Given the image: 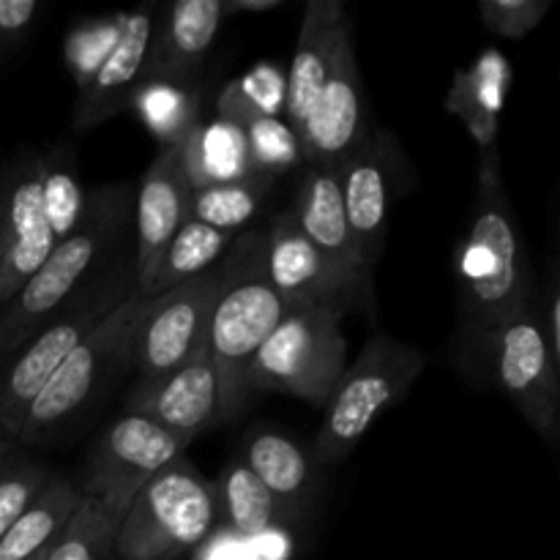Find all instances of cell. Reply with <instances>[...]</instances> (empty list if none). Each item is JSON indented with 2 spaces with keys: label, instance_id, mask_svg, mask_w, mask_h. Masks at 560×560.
Segmentation results:
<instances>
[{
  "label": "cell",
  "instance_id": "obj_19",
  "mask_svg": "<svg viewBox=\"0 0 560 560\" xmlns=\"http://www.w3.org/2000/svg\"><path fill=\"white\" fill-rule=\"evenodd\" d=\"M339 186H342L345 217L353 233L355 246L364 257L366 268L377 262L386 241L388 206H392V191H388V151L386 137L377 131H366L364 140L355 145V151L337 167Z\"/></svg>",
  "mask_w": 560,
  "mask_h": 560
},
{
  "label": "cell",
  "instance_id": "obj_20",
  "mask_svg": "<svg viewBox=\"0 0 560 560\" xmlns=\"http://www.w3.org/2000/svg\"><path fill=\"white\" fill-rule=\"evenodd\" d=\"M350 33L348 9L342 0H310L301 20L299 42L290 58L288 93H284V120L299 135L306 115L326 82L339 42Z\"/></svg>",
  "mask_w": 560,
  "mask_h": 560
},
{
  "label": "cell",
  "instance_id": "obj_8",
  "mask_svg": "<svg viewBox=\"0 0 560 560\" xmlns=\"http://www.w3.org/2000/svg\"><path fill=\"white\" fill-rule=\"evenodd\" d=\"M145 306L148 299L135 290L124 304L115 306L102 323L93 326V331L66 355L52 381L31 405L16 443L33 446L49 441V435H55L66 421L74 419L96 399L104 381L131 361V339L145 315Z\"/></svg>",
  "mask_w": 560,
  "mask_h": 560
},
{
  "label": "cell",
  "instance_id": "obj_21",
  "mask_svg": "<svg viewBox=\"0 0 560 560\" xmlns=\"http://www.w3.org/2000/svg\"><path fill=\"white\" fill-rule=\"evenodd\" d=\"M299 230L312 246L323 252L328 260L337 262L355 279L370 284L372 271L366 268L353 233L348 228L342 202V186L339 173L334 167H304L295 189L293 206L288 208Z\"/></svg>",
  "mask_w": 560,
  "mask_h": 560
},
{
  "label": "cell",
  "instance_id": "obj_29",
  "mask_svg": "<svg viewBox=\"0 0 560 560\" xmlns=\"http://www.w3.org/2000/svg\"><path fill=\"white\" fill-rule=\"evenodd\" d=\"M233 241L235 235L186 219L178 228V233L173 235V241H170L167 252L162 255V262H159L156 273H153L151 288L145 290L142 299H156L164 290L206 273L208 268H213L228 255Z\"/></svg>",
  "mask_w": 560,
  "mask_h": 560
},
{
  "label": "cell",
  "instance_id": "obj_30",
  "mask_svg": "<svg viewBox=\"0 0 560 560\" xmlns=\"http://www.w3.org/2000/svg\"><path fill=\"white\" fill-rule=\"evenodd\" d=\"M38 186H42V208L47 217L55 244L69 238L80 228L88 208V191L77 175L74 153L66 145H55L36 156Z\"/></svg>",
  "mask_w": 560,
  "mask_h": 560
},
{
  "label": "cell",
  "instance_id": "obj_12",
  "mask_svg": "<svg viewBox=\"0 0 560 560\" xmlns=\"http://www.w3.org/2000/svg\"><path fill=\"white\" fill-rule=\"evenodd\" d=\"M266 271L290 312L337 310L370 304L372 288L328 260L299 230L290 211L266 224Z\"/></svg>",
  "mask_w": 560,
  "mask_h": 560
},
{
  "label": "cell",
  "instance_id": "obj_13",
  "mask_svg": "<svg viewBox=\"0 0 560 560\" xmlns=\"http://www.w3.org/2000/svg\"><path fill=\"white\" fill-rule=\"evenodd\" d=\"M55 249L42 208L36 156L11 164L0 178V306L47 262Z\"/></svg>",
  "mask_w": 560,
  "mask_h": 560
},
{
  "label": "cell",
  "instance_id": "obj_37",
  "mask_svg": "<svg viewBox=\"0 0 560 560\" xmlns=\"http://www.w3.org/2000/svg\"><path fill=\"white\" fill-rule=\"evenodd\" d=\"M38 11H42L38 0H0V69L27 42Z\"/></svg>",
  "mask_w": 560,
  "mask_h": 560
},
{
  "label": "cell",
  "instance_id": "obj_32",
  "mask_svg": "<svg viewBox=\"0 0 560 560\" xmlns=\"http://www.w3.org/2000/svg\"><path fill=\"white\" fill-rule=\"evenodd\" d=\"M271 184V178H249L189 191V219L238 235L241 228L255 222L262 213Z\"/></svg>",
  "mask_w": 560,
  "mask_h": 560
},
{
  "label": "cell",
  "instance_id": "obj_23",
  "mask_svg": "<svg viewBox=\"0 0 560 560\" xmlns=\"http://www.w3.org/2000/svg\"><path fill=\"white\" fill-rule=\"evenodd\" d=\"M175 151H178L180 173H184L189 191L262 178L249 162L244 129L230 120H200Z\"/></svg>",
  "mask_w": 560,
  "mask_h": 560
},
{
  "label": "cell",
  "instance_id": "obj_39",
  "mask_svg": "<svg viewBox=\"0 0 560 560\" xmlns=\"http://www.w3.org/2000/svg\"><path fill=\"white\" fill-rule=\"evenodd\" d=\"M282 5V0H224V14H262Z\"/></svg>",
  "mask_w": 560,
  "mask_h": 560
},
{
  "label": "cell",
  "instance_id": "obj_40",
  "mask_svg": "<svg viewBox=\"0 0 560 560\" xmlns=\"http://www.w3.org/2000/svg\"><path fill=\"white\" fill-rule=\"evenodd\" d=\"M16 457H20V454H16V443L14 441L0 443V474H3V470L9 468V465L14 463Z\"/></svg>",
  "mask_w": 560,
  "mask_h": 560
},
{
  "label": "cell",
  "instance_id": "obj_28",
  "mask_svg": "<svg viewBox=\"0 0 560 560\" xmlns=\"http://www.w3.org/2000/svg\"><path fill=\"white\" fill-rule=\"evenodd\" d=\"M126 509L129 503L82 495L44 560H115V545Z\"/></svg>",
  "mask_w": 560,
  "mask_h": 560
},
{
  "label": "cell",
  "instance_id": "obj_6",
  "mask_svg": "<svg viewBox=\"0 0 560 560\" xmlns=\"http://www.w3.org/2000/svg\"><path fill=\"white\" fill-rule=\"evenodd\" d=\"M424 366L427 355L419 348L399 342L386 331L372 334L355 364L345 366L331 399L323 408L315 457L320 463H339L348 457L377 416L410 392Z\"/></svg>",
  "mask_w": 560,
  "mask_h": 560
},
{
  "label": "cell",
  "instance_id": "obj_2",
  "mask_svg": "<svg viewBox=\"0 0 560 560\" xmlns=\"http://www.w3.org/2000/svg\"><path fill=\"white\" fill-rule=\"evenodd\" d=\"M288 312L266 271V228L235 235L224 255L222 293L206 337L219 383V421L241 413L249 399L252 361Z\"/></svg>",
  "mask_w": 560,
  "mask_h": 560
},
{
  "label": "cell",
  "instance_id": "obj_25",
  "mask_svg": "<svg viewBox=\"0 0 560 560\" xmlns=\"http://www.w3.org/2000/svg\"><path fill=\"white\" fill-rule=\"evenodd\" d=\"M241 463L266 485L282 506L295 512L312 490V463L304 448L284 432L262 430L246 438Z\"/></svg>",
  "mask_w": 560,
  "mask_h": 560
},
{
  "label": "cell",
  "instance_id": "obj_31",
  "mask_svg": "<svg viewBox=\"0 0 560 560\" xmlns=\"http://www.w3.org/2000/svg\"><path fill=\"white\" fill-rule=\"evenodd\" d=\"M284 93L288 71L271 60H260L219 91L217 118L238 126L257 118H284Z\"/></svg>",
  "mask_w": 560,
  "mask_h": 560
},
{
  "label": "cell",
  "instance_id": "obj_26",
  "mask_svg": "<svg viewBox=\"0 0 560 560\" xmlns=\"http://www.w3.org/2000/svg\"><path fill=\"white\" fill-rule=\"evenodd\" d=\"M80 490L69 476L52 474L31 506L0 539V560H27L49 550L80 503Z\"/></svg>",
  "mask_w": 560,
  "mask_h": 560
},
{
  "label": "cell",
  "instance_id": "obj_33",
  "mask_svg": "<svg viewBox=\"0 0 560 560\" xmlns=\"http://www.w3.org/2000/svg\"><path fill=\"white\" fill-rule=\"evenodd\" d=\"M249 148V162L262 178H277L295 167H304L299 135L284 118H257L241 126Z\"/></svg>",
  "mask_w": 560,
  "mask_h": 560
},
{
  "label": "cell",
  "instance_id": "obj_22",
  "mask_svg": "<svg viewBox=\"0 0 560 560\" xmlns=\"http://www.w3.org/2000/svg\"><path fill=\"white\" fill-rule=\"evenodd\" d=\"M514 82V66L501 49L490 47L476 55L468 66L454 71L443 109L463 120L479 151L498 145L501 115L506 109Z\"/></svg>",
  "mask_w": 560,
  "mask_h": 560
},
{
  "label": "cell",
  "instance_id": "obj_5",
  "mask_svg": "<svg viewBox=\"0 0 560 560\" xmlns=\"http://www.w3.org/2000/svg\"><path fill=\"white\" fill-rule=\"evenodd\" d=\"M217 530L213 485L186 457L151 476L124 514L115 560H180Z\"/></svg>",
  "mask_w": 560,
  "mask_h": 560
},
{
  "label": "cell",
  "instance_id": "obj_7",
  "mask_svg": "<svg viewBox=\"0 0 560 560\" xmlns=\"http://www.w3.org/2000/svg\"><path fill=\"white\" fill-rule=\"evenodd\" d=\"M342 312L295 310L257 350L246 392H279L323 410L345 372Z\"/></svg>",
  "mask_w": 560,
  "mask_h": 560
},
{
  "label": "cell",
  "instance_id": "obj_16",
  "mask_svg": "<svg viewBox=\"0 0 560 560\" xmlns=\"http://www.w3.org/2000/svg\"><path fill=\"white\" fill-rule=\"evenodd\" d=\"M129 413L195 441L219 421V383L208 345L202 342L170 375L153 383H137L129 397Z\"/></svg>",
  "mask_w": 560,
  "mask_h": 560
},
{
  "label": "cell",
  "instance_id": "obj_36",
  "mask_svg": "<svg viewBox=\"0 0 560 560\" xmlns=\"http://www.w3.org/2000/svg\"><path fill=\"white\" fill-rule=\"evenodd\" d=\"M550 5L552 0H481L479 14L487 31L517 42L539 27Z\"/></svg>",
  "mask_w": 560,
  "mask_h": 560
},
{
  "label": "cell",
  "instance_id": "obj_4",
  "mask_svg": "<svg viewBox=\"0 0 560 560\" xmlns=\"http://www.w3.org/2000/svg\"><path fill=\"white\" fill-rule=\"evenodd\" d=\"M137 290L135 260L102 262L0 370V424L11 441L66 355Z\"/></svg>",
  "mask_w": 560,
  "mask_h": 560
},
{
  "label": "cell",
  "instance_id": "obj_24",
  "mask_svg": "<svg viewBox=\"0 0 560 560\" xmlns=\"http://www.w3.org/2000/svg\"><path fill=\"white\" fill-rule=\"evenodd\" d=\"M213 498H217V523L222 520L228 530L244 539L271 534L295 514L282 506L238 457L230 459L213 481Z\"/></svg>",
  "mask_w": 560,
  "mask_h": 560
},
{
  "label": "cell",
  "instance_id": "obj_14",
  "mask_svg": "<svg viewBox=\"0 0 560 560\" xmlns=\"http://www.w3.org/2000/svg\"><path fill=\"white\" fill-rule=\"evenodd\" d=\"M366 135L364 88L355 63L353 36L339 42L326 82L299 131L304 167L337 170Z\"/></svg>",
  "mask_w": 560,
  "mask_h": 560
},
{
  "label": "cell",
  "instance_id": "obj_15",
  "mask_svg": "<svg viewBox=\"0 0 560 560\" xmlns=\"http://www.w3.org/2000/svg\"><path fill=\"white\" fill-rule=\"evenodd\" d=\"M156 9L159 5H140V9L120 14V33L113 49L93 71L91 80L77 91L74 118H71L74 131H91L93 126L131 107V96L145 74L148 44H151Z\"/></svg>",
  "mask_w": 560,
  "mask_h": 560
},
{
  "label": "cell",
  "instance_id": "obj_27",
  "mask_svg": "<svg viewBox=\"0 0 560 560\" xmlns=\"http://www.w3.org/2000/svg\"><path fill=\"white\" fill-rule=\"evenodd\" d=\"M131 113L151 131L162 151L178 148L200 124V88L142 80L131 96Z\"/></svg>",
  "mask_w": 560,
  "mask_h": 560
},
{
  "label": "cell",
  "instance_id": "obj_9",
  "mask_svg": "<svg viewBox=\"0 0 560 560\" xmlns=\"http://www.w3.org/2000/svg\"><path fill=\"white\" fill-rule=\"evenodd\" d=\"M490 370L492 383L512 399L530 427L556 446L560 432V359L545 339L539 306L528 304L492 331L474 370Z\"/></svg>",
  "mask_w": 560,
  "mask_h": 560
},
{
  "label": "cell",
  "instance_id": "obj_10",
  "mask_svg": "<svg viewBox=\"0 0 560 560\" xmlns=\"http://www.w3.org/2000/svg\"><path fill=\"white\" fill-rule=\"evenodd\" d=\"M224 282V257L206 273L148 299L145 315L131 339L137 383H153L184 364L208 337L213 306Z\"/></svg>",
  "mask_w": 560,
  "mask_h": 560
},
{
  "label": "cell",
  "instance_id": "obj_41",
  "mask_svg": "<svg viewBox=\"0 0 560 560\" xmlns=\"http://www.w3.org/2000/svg\"><path fill=\"white\" fill-rule=\"evenodd\" d=\"M3 441H11V438L9 435H5V430H3V424H0V443H3ZM16 443V441H14Z\"/></svg>",
  "mask_w": 560,
  "mask_h": 560
},
{
  "label": "cell",
  "instance_id": "obj_11",
  "mask_svg": "<svg viewBox=\"0 0 560 560\" xmlns=\"http://www.w3.org/2000/svg\"><path fill=\"white\" fill-rule=\"evenodd\" d=\"M189 443L191 438L126 413L93 441L74 487L85 498L131 503L156 470L184 457Z\"/></svg>",
  "mask_w": 560,
  "mask_h": 560
},
{
  "label": "cell",
  "instance_id": "obj_1",
  "mask_svg": "<svg viewBox=\"0 0 560 560\" xmlns=\"http://www.w3.org/2000/svg\"><path fill=\"white\" fill-rule=\"evenodd\" d=\"M454 282L463 359L476 364L492 331L534 304L528 255L503 186L498 145L479 156L474 208L454 249Z\"/></svg>",
  "mask_w": 560,
  "mask_h": 560
},
{
  "label": "cell",
  "instance_id": "obj_17",
  "mask_svg": "<svg viewBox=\"0 0 560 560\" xmlns=\"http://www.w3.org/2000/svg\"><path fill=\"white\" fill-rule=\"evenodd\" d=\"M224 0H178L153 20L142 80L197 88L208 52L224 22Z\"/></svg>",
  "mask_w": 560,
  "mask_h": 560
},
{
  "label": "cell",
  "instance_id": "obj_34",
  "mask_svg": "<svg viewBox=\"0 0 560 560\" xmlns=\"http://www.w3.org/2000/svg\"><path fill=\"white\" fill-rule=\"evenodd\" d=\"M120 33V14L98 16V20L80 22L74 31L66 36V63L74 74L77 91L93 77V71L102 66L107 52L113 49L115 38Z\"/></svg>",
  "mask_w": 560,
  "mask_h": 560
},
{
  "label": "cell",
  "instance_id": "obj_18",
  "mask_svg": "<svg viewBox=\"0 0 560 560\" xmlns=\"http://www.w3.org/2000/svg\"><path fill=\"white\" fill-rule=\"evenodd\" d=\"M135 219H137V252L135 279L137 293L145 295L151 288L162 255L180 224L189 219V186L178 164V151L170 148L151 162L137 186Z\"/></svg>",
  "mask_w": 560,
  "mask_h": 560
},
{
  "label": "cell",
  "instance_id": "obj_3",
  "mask_svg": "<svg viewBox=\"0 0 560 560\" xmlns=\"http://www.w3.org/2000/svg\"><path fill=\"white\" fill-rule=\"evenodd\" d=\"M129 186L88 195L85 217L66 241L55 244L47 262L22 284L20 293L0 306V370L20 353L22 345L60 310L66 299L107 262L109 249L124 235L129 219Z\"/></svg>",
  "mask_w": 560,
  "mask_h": 560
},
{
  "label": "cell",
  "instance_id": "obj_35",
  "mask_svg": "<svg viewBox=\"0 0 560 560\" xmlns=\"http://www.w3.org/2000/svg\"><path fill=\"white\" fill-rule=\"evenodd\" d=\"M49 476L52 474L44 465L22 457V454L0 474V539L20 520V514L31 506L33 498L49 481Z\"/></svg>",
  "mask_w": 560,
  "mask_h": 560
},
{
  "label": "cell",
  "instance_id": "obj_42",
  "mask_svg": "<svg viewBox=\"0 0 560 560\" xmlns=\"http://www.w3.org/2000/svg\"><path fill=\"white\" fill-rule=\"evenodd\" d=\"M44 556H47V550H44V552H38L36 558H27V560H44Z\"/></svg>",
  "mask_w": 560,
  "mask_h": 560
},
{
  "label": "cell",
  "instance_id": "obj_38",
  "mask_svg": "<svg viewBox=\"0 0 560 560\" xmlns=\"http://www.w3.org/2000/svg\"><path fill=\"white\" fill-rule=\"evenodd\" d=\"M539 317H541V328H545L547 345H550L552 355L560 359V299H558L556 266H552V273H550V290H547L545 312H541V304H539Z\"/></svg>",
  "mask_w": 560,
  "mask_h": 560
}]
</instances>
